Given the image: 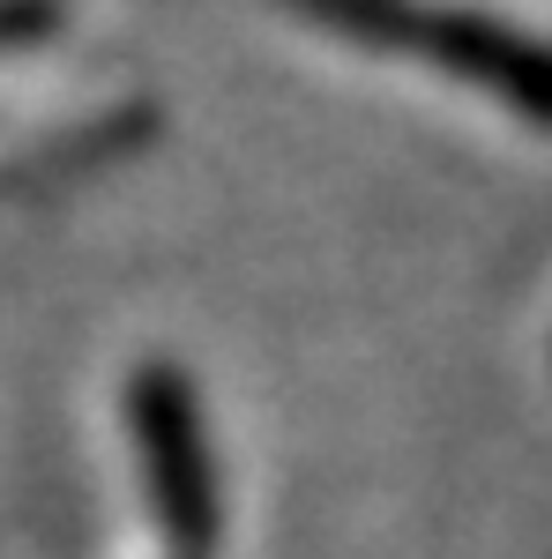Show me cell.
<instances>
[{
    "instance_id": "obj_1",
    "label": "cell",
    "mask_w": 552,
    "mask_h": 559,
    "mask_svg": "<svg viewBox=\"0 0 552 559\" xmlns=\"http://www.w3.org/2000/svg\"><path fill=\"white\" fill-rule=\"evenodd\" d=\"M292 8L351 45L403 52V60H425L456 83L485 90L530 128H552V45L485 8H456V0H292Z\"/></svg>"
},
{
    "instance_id": "obj_2",
    "label": "cell",
    "mask_w": 552,
    "mask_h": 559,
    "mask_svg": "<svg viewBox=\"0 0 552 559\" xmlns=\"http://www.w3.org/2000/svg\"><path fill=\"white\" fill-rule=\"evenodd\" d=\"M52 31V0H0V45H23Z\"/></svg>"
}]
</instances>
